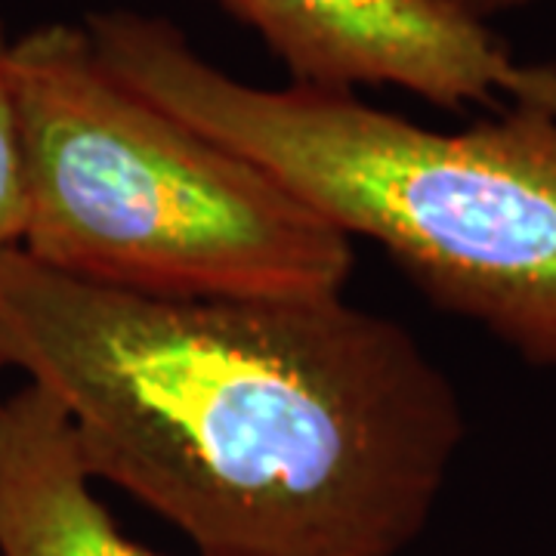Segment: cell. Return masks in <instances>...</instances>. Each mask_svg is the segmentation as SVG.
I'll list each match as a JSON object with an SVG mask.
<instances>
[{"label":"cell","mask_w":556,"mask_h":556,"mask_svg":"<svg viewBox=\"0 0 556 556\" xmlns=\"http://www.w3.org/2000/svg\"><path fill=\"white\" fill-rule=\"evenodd\" d=\"M53 399L93 482L201 556H399L467 437L396 318L331 298H149L0 254V371Z\"/></svg>","instance_id":"cell-1"},{"label":"cell","mask_w":556,"mask_h":556,"mask_svg":"<svg viewBox=\"0 0 556 556\" xmlns=\"http://www.w3.org/2000/svg\"><path fill=\"white\" fill-rule=\"evenodd\" d=\"M84 31L124 87L375 241L437 306L556 368V109L504 105L448 134L343 90L244 84L161 16L109 10Z\"/></svg>","instance_id":"cell-2"},{"label":"cell","mask_w":556,"mask_h":556,"mask_svg":"<svg viewBox=\"0 0 556 556\" xmlns=\"http://www.w3.org/2000/svg\"><path fill=\"white\" fill-rule=\"evenodd\" d=\"M25 152L20 248L149 298H331L353 239L257 161L124 87L84 25L10 47Z\"/></svg>","instance_id":"cell-3"},{"label":"cell","mask_w":556,"mask_h":556,"mask_svg":"<svg viewBox=\"0 0 556 556\" xmlns=\"http://www.w3.org/2000/svg\"><path fill=\"white\" fill-rule=\"evenodd\" d=\"M294 84L399 87L439 109H556V65L522 62L485 22L439 0H223Z\"/></svg>","instance_id":"cell-4"},{"label":"cell","mask_w":556,"mask_h":556,"mask_svg":"<svg viewBox=\"0 0 556 556\" xmlns=\"http://www.w3.org/2000/svg\"><path fill=\"white\" fill-rule=\"evenodd\" d=\"M0 556H159L102 507L62 408L31 383L0 396Z\"/></svg>","instance_id":"cell-5"},{"label":"cell","mask_w":556,"mask_h":556,"mask_svg":"<svg viewBox=\"0 0 556 556\" xmlns=\"http://www.w3.org/2000/svg\"><path fill=\"white\" fill-rule=\"evenodd\" d=\"M10 47L0 28V254L20 248L25 229V152H22V124L13 75H10Z\"/></svg>","instance_id":"cell-6"},{"label":"cell","mask_w":556,"mask_h":556,"mask_svg":"<svg viewBox=\"0 0 556 556\" xmlns=\"http://www.w3.org/2000/svg\"><path fill=\"white\" fill-rule=\"evenodd\" d=\"M445 7H452L457 13L470 16V20L489 22L495 16H504V13H517V10H526V7H535V3H544V0H439Z\"/></svg>","instance_id":"cell-7"}]
</instances>
